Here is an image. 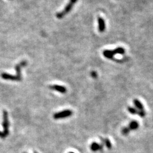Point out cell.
I'll return each mask as SVG.
<instances>
[{"instance_id":"1","label":"cell","mask_w":153,"mask_h":153,"mask_svg":"<svg viewBox=\"0 0 153 153\" xmlns=\"http://www.w3.org/2000/svg\"><path fill=\"white\" fill-rule=\"evenodd\" d=\"M78 0H70L69 2L68 3V5L66 6L65 9L62 11L59 12V13L56 14V17L59 19H61L64 18L66 15L71 10L74 5L77 2Z\"/></svg>"},{"instance_id":"2","label":"cell","mask_w":153,"mask_h":153,"mask_svg":"<svg viewBox=\"0 0 153 153\" xmlns=\"http://www.w3.org/2000/svg\"><path fill=\"white\" fill-rule=\"evenodd\" d=\"M2 126L4 128V133L6 135V136H8L9 134V121L8 119V113L6 111L4 110L3 111V122Z\"/></svg>"},{"instance_id":"3","label":"cell","mask_w":153,"mask_h":153,"mask_svg":"<svg viewBox=\"0 0 153 153\" xmlns=\"http://www.w3.org/2000/svg\"><path fill=\"white\" fill-rule=\"evenodd\" d=\"M73 115V111L70 110H65L53 115V118L56 120L69 118Z\"/></svg>"},{"instance_id":"4","label":"cell","mask_w":153,"mask_h":153,"mask_svg":"<svg viewBox=\"0 0 153 153\" xmlns=\"http://www.w3.org/2000/svg\"><path fill=\"white\" fill-rule=\"evenodd\" d=\"M27 64V62L26 61L24 60V61H21L17 65H16V67H15L16 73H17L16 76L21 80H22V76H21V69H22V68H23L24 67H26Z\"/></svg>"},{"instance_id":"5","label":"cell","mask_w":153,"mask_h":153,"mask_svg":"<svg viewBox=\"0 0 153 153\" xmlns=\"http://www.w3.org/2000/svg\"><path fill=\"white\" fill-rule=\"evenodd\" d=\"M1 77L2 79L5 80H10L13 81H21V79L18 78L16 76H14V75H11L6 73H1Z\"/></svg>"},{"instance_id":"6","label":"cell","mask_w":153,"mask_h":153,"mask_svg":"<svg viewBox=\"0 0 153 153\" xmlns=\"http://www.w3.org/2000/svg\"><path fill=\"white\" fill-rule=\"evenodd\" d=\"M49 89L53 90L58 91L59 92L61 93V94H65V93H66L67 91V89L65 87L61 86V85H54L50 86Z\"/></svg>"},{"instance_id":"7","label":"cell","mask_w":153,"mask_h":153,"mask_svg":"<svg viewBox=\"0 0 153 153\" xmlns=\"http://www.w3.org/2000/svg\"><path fill=\"white\" fill-rule=\"evenodd\" d=\"M98 29L100 32H103L106 29V24L104 19L101 17H99L98 19Z\"/></svg>"},{"instance_id":"8","label":"cell","mask_w":153,"mask_h":153,"mask_svg":"<svg viewBox=\"0 0 153 153\" xmlns=\"http://www.w3.org/2000/svg\"><path fill=\"white\" fill-rule=\"evenodd\" d=\"M103 54L105 57L109 59H112L113 56L115 55V53L113 52V50H104L103 51Z\"/></svg>"},{"instance_id":"9","label":"cell","mask_w":153,"mask_h":153,"mask_svg":"<svg viewBox=\"0 0 153 153\" xmlns=\"http://www.w3.org/2000/svg\"><path fill=\"white\" fill-rule=\"evenodd\" d=\"M139 127V124L138 123L137 121H131L129 124L128 126V128H129V129L131 130H136Z\"/></svg>"},{"instance_id":"10","label":"cell","mask_w":153,"mask_h":153,"mask_svg":"<svg viewBox=\"0 0 153 153\" xmlns=\"http://www.w3.org/2000/svg\"><path fill=\"white\" fill-rule=\"evenodd\" d=\"M133 103L134 106L137 108V110H143V106L142 104L141 103V101L138 99H134L133 100Z\"/></svg>"},{"instance_id":"11","label":"cell","mask_w":153,"mask_h":153,"mask_svg":"<svg viewBox=\"0 0 153 153\" xmlns=\"http://www.w3.org/2000/svg\"><path fill=\"white\" fill-rule=\"evenodd\" d=\"M90 149L92 151L99 150V144H98L97 142H92L90 146Z\"/></svg>"},{"instance_id":"12","label":"cell","mask_w":153,"mask_h":153,"mask_svg":"<svg viewBox=\"0 0 153 153\" xmlns=\"http://www.w3.org/2000/svg\"><path fill=\"white\" fill-rule=\"evenodd\" d=\"M115 54H120V55H123L125 53V49L122 47H118L113 50Z\"/></svg>"},{"instance_id":"13","label":"cell","mask_w":153,"mask_h":153,"mask_svg":"<svg viewBox=\"0 0 153 153\" xmlns=\"http://www.w3.org/2000/svg\"><path fill=\"white\" fill-rule=\"evenodd\" d=\"M128 110L129 112H130L131 114H132V115H137L138 110L135 108H134V107H128Z\"/></svg>"},{"instance_id":"14","label":"cell","mask_w":153,"mask_h":153,"mask_svg":"<svg viewBox=\"0 0 153 153\" xmlns=\"http://www.w3.org/2000/svg\"><path fill=\"white\" fill-rule=\"evenodd\" d=\"M104 145L107 147V148H108V149H111L112 148V143L111 142L109 139H105L104 140Z\"/></svg>"},{"instance_id":"15","label":"cell","mask_w":153,"mask_h":153,"mask_svg":"<svg viewBox=\"0 0 153 153\" xmlns=\"http://www.w3.org/2000/svg\"><path fill=\"white\" fill-rule=\"evenodd\" d=\"M130 130L128 127H124L122 129V133L124 135H128L130 133Z\"/></svg>"},{"instance_id":"16","label":"cell","mask_w":153,"mask_h":153,"mask_svg":"<svg viewBox=\"0 0 153 153\" xmlns=\"http://www.w3.org/2000/svg\"><path fill=\"white\" fill-rule=\"evenodd\" d=\"M137 115L140 116L141 118H143L145 117L146 115V112L145 111V110H138V112H137Z\"/></svg>"},{"instance_id":"17","label":"cell","mask_w":153,"mask_h":153,"mask_svg":"<svg viewBox=\"0 0 153 153\" xmlns=\"http://www.w3.org/2000/svg\"><path fill=\"white\" fill-rule=\"evenodd\" d=\"M91 76L92 78H97L98 76V74L97 73V72L93 71L91 73Z\"/></svg>"},{"instance_id":"18","label":"cell","mask_w":153,"mask_h":153,"mask_svg":"<svg viewBox=\"0 0 153 153\" xmlns=\"http://www.w3.org/2000/svg\"><path fill=\"white\" fill-rule=\"evenodd\" d=\"M6 137V135L4 133V132H3L0 131V138H1V139H4Z\"/></svg>"},{"instance_id":"19","label":"cell","mask_w":153,"mask_h":153,"mask_svg":"<svg viewBox=\"0 0 153 153\" xmlns=\"http://www.w3.org/2000/svg\"><path fill=\"white\" fill-rule=\"evenodd\" d=\"M69 153H75V152H70Z\"/></svg>"}]
</instances>
